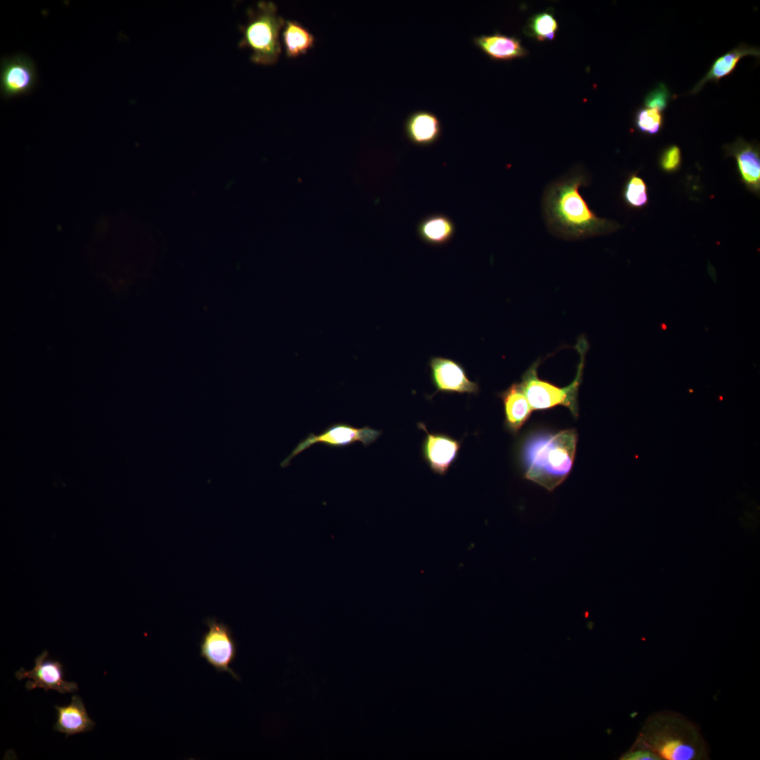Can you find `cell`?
Returning <instances> with one entry per match:
<instances>
[{
  "label": "cell",
  "mask_w": 760,
  "mask_h": 760,
  "mask_svg": "<svg viewBox=\"0 0 760 760\" xmlns=\"http://www.w3.org/2000/svg\"><path fill=\"white\" fill-rule=\"evenodd\" d=\"M590 181L581 167H574L545 188L542 208L548 230L566 240H577L609 234L619 225L597 217L579 193V188Z\"/></svg>",
  "instance_id": "6da1fadb"
},
{
  "label": "cell",
  "mask_w": 760,
  "mask_h": 760,
  "mask_svg": "<svg viewBox=\"0 0 760 760\" xmlns=\"http://www.w3.org/2000/svg\"><path fill=\"white\" fill-rule=\"evenodd\" d=\"M577 443L575 429L533 434L524 442L521 458L524 476L552 491L567 477Z\"/></svg>",
  "instance_id": "7a4b0ae2"
},
{
  "label": "cell",
  "mask_w": 760,
  "mask_h": 760,
  "mask_svg": "<svg viewBox=\"0 0 760 760\" xmlns=\"http://www.w3.org/2000/svg\"><path fill=\"white\" fill-rule=\"evenodd\" d=\"M663 759L692 760L706 756L704 740L696 726L672 713L649 718L640 735Z\"/></svg>",
  "instance_id": "3957f363"
},
{
  "label": "cell",
  "mask_w": 760,
  "mask_h": 760,
  "mask_svg": "<svg viewBox=\"0 0 760 760\" xmlns=\"http://www.w3.org/2000/svg\"><path fill=\"white\" fill-rule=\"evenodd\" d=\"M248 22L240 26L243 37L241 48L251 50V60L260 65H273L281 52L279 33L285 20L279 15L276 4L260 1L247 11Z\"/></svg>",
  "instance_id": "277c9868"
},
{
  "label": "cell",
  "mask_w": 760,
  "mask_h": 760,
  "mask_svg": "<svg viewBox=\"0 0 760 760\" xmlns=\"http://www.w3.org/2000/svg\"><path fill=\"white\" fill-rule=\"evenodd\" d=\"M587 342L581 338L576 344L580 355V362L573 381L565 387H558L540 379L538 376V367L540 360L535 361L521 376L522 389L533 410H546L558 405L567 407L574 417H578V395L582 381Z\"/></svg>",
  "instance_id": "5b68a950"
},
{
  "label": "cell",
  "mask_w": 760,
  "mask_h": 760,
  "mask_svg": "<svg viewBox=\"0 0 760 760\" xmlns=\"http://www.w3.org/2000/svg\"><path fill=\"white\" fill-rule=\"evenodd\" d=\"M208 631L200 642V656L217 672H227L234 679L239 676L231 668L237 656V644L229 626L214 618L205 620Z\"/></svg>",
  "instance_id": "8992f818"
},
{
  "label": "cell",
  "mask_w": 760,
  "mask_h": 760,
  "mask_svg": "<svg viewBox=\"0 0 760 760\" xmlns=\"http://www.w3.org/2000/svg\"><path fill=\"white\" fill-rule=\"evenodd\" d=\"M381 433V431L367 426L357 428L346 423H336L327 426L318 435L313 433L308 434L281 462V466L288 467L293 457L316 443L329 448H343L360 442L367 447L375 442Z\"/></svg>",
  "instance_id": "52a82bcc"
},
{
  "label": "cell",
  "mask_w": 760,
  "mask_h": 760,
  "mask_svg": "<svg viewBox=\"0 0 760 760\" xmlns=\"http://www.w3.org/2000/svg\"><path fill=\"white\" fill-rule=\"evenodd\" d=\"M36 82L35 66L29 57L18 53L1 58L0 89L4 99L28 94Z\"/></svg>",
  "instance_id": "ba28073f"
},
{
  "label": "cell",
  "mask_w": 760,
  "mask_h": 760,
  "mask_svg": "<svg viewBox=\"0 0 760 760\" xmlns=\"http://www.w3.org/2000/svg\"><path fill=\"white\" fill-rule=\"evenodd\" d=\"M48 655L47 651H43L35 658V665L32 670L26 671L21 668L15 672V678L18 680L23 678L32 680L26 683L25 688L27 690L41 688L45 692L53 690L61 694L77 691L78 686L75 682L63 680L62 664L58 661L46 659Z\"/></svg>",
  "instance_id": "9c48e42d"
},
{
  "label": "cell",
  "mask_w": 760,
  "mask_h": 760,
  "mask_svg": "<svg viewBox=\"0 0 760 760\" xmlns=\"http://www.w3.org/2000/svg\"><path fill=\"white\" fill-rule=\"evenodd\" d=\"M431 379L437 392L477 394L476 382L471 381L464 367L457 362L443 357H433L429 360Z\"/></svg>",
  "instance_id": "30bf717a"
},
{
  "label": "cell",
  "mask_w": 760,
  "mask_h": 760,
  "mask_svg": "<svg viewBox=\"0 0 760 760\" xmlns=\"http://www.w3.org/2000/svg\"><path fill=\"white\" fill-rule=\"evenodd\" d=\"M418 427L426 432L422 445L424 460L433 473L445 475L457 457L461 441L445 433H430L423 423Z\"/></svg>",
  "instance_id": "8fae6325"
},
{
  "label": "cell",
  "mask_w": 760,
  "mask_h": 760,
  "mask_svg": "<svg viewBox=\"0 0 760 760\" xmlns=\"http://www.w3.org/2000/svg\"><path fill=\"white\" fill-rule=\"evenodd\" d=\"M727 156H733L737 162L742 181L752 191L757 193L760 187L759 147L742 138L724 146Z\"/></svg>",
  "instance_id": "7c38bea8"
},
{
  "label": "cell",
  "mask_w": 760,
  "mask_h": 760,
  "mask_svg": "<svg viewBox=\"0 0 760 760\" xmlns=\"http://www.w3.org/2000/svg\"><path fill=\"white\" fill-rule=\"evenodd\" d=\"M473 43L494 61H511L528 54V51L522 46L520 39L499 32L476 36L474 37Z\"/></svg>",
  "instance_id": "4fadbf2b"
},
{
  "label": "cell",
  "mask_w": 760,
  "mask_h": 760,
  "mask_svg": "<svg viewBox=\"0 0 760 760\" xmlns=\"http://www.w3.org/2000/svg\"><path fill=\"white\" fill-rule=\"evenodd\" d=\"M407 139L419 146H428L435 144L442 134V125L439 118L427 110H417L407 118L404 125Z\"/></svg>",
  "instance_id": "5bb4252c"
},
{
  "label": "cell",
  "mask_w": 760,
  "mask_h": 760,
  "mask_svg": "<svg viewBox=\"0 0 760 760\" xmlns=\"http://www.w3.org/2000/svg\"><path fill=\"white\" fill-rule=\"evenodd\" d=\"M504 405L505 426L517 434L533 411L520 383H514L499 394Z\"/></svg>",
  "instance_id": "9a60e30c"
},
{
  "label": "cell",
  "mask_w": 760,
  "mask_h": 760,
  "mask_svg": "<svg viewBox=\"0 0 760 760\" xmlns=\"http://www.w3.org/2000/svg\"><path fill=\"white\" fill-rule=\"evenodd\" d=\"M55 709L57 711V721L53 725V730L65 733L67 737L89 731L95 726L87 714L82 698L77 695L72 697L68 705H55Z\"/></svg>",
  "instance_id": "2e32d148"
},
{
  "label": "cell",
  "mask_w": 760,
  "mask_h": 760,
  "mask_svg": "<svg viewBox=\"0 0 760 760\" xmlns=\"http://www.w3.org/2000/svg\"><path fill=\"white\" fill-rule=\"evenodd\" d=\"M747 56L759 57L760 50L756 46L741 43L719 56L714 61L707 73L692 87L690 94H697L707 82H718L722 78L730 75L740 59Z\"/></svg>",
  "instance_id": "e0dca14e"
},
{
  "label": "cell",
  "mask_w": 760,
  "mask_h": 760,
  "mask_svg": "<svg viewBox=\"0 0 760 760\" xmlns=\"http://www.w3.org/2000/svg\"><path fill=\"white\" fill-rule=\"evenodd\" d=\"M453 221L441 213L432 214L422 219L417 232L419 239L431 246H443L449 243L455 234Z\"/></svg>",
  "instance_id": "ac0fdd59"
},
{
  "label": "cell",
  "mask_w": 760,
  "mask_h": 760,
  "mask_svg": "<svg viewBox=\"0 0 760 760\" xmlns=\"http://www.w3.org/2000/svg\"><path fill=\"white\" fill-rule=\"evenodd\" d=\"M282 41L286 54L289 58L305 53L315 43L314 36L297 21H285Z\"/></svg>",
  "instance_id": "d6986e66"
},
{
  "label": "cell",
  "mask_w": 760,
  "mask_h": 760,
  "mask_svg": "<svg viewBox=\"0 0 760 760\" xmlns=\"http://www.w3.org/2000/svg\"><path fill=\"white\" fill-rule=\"evenodd\" d=\"M558 30V24L554 15L549 11L532 15L524 27V32L538 41H551Z\"/></svg>",
  "instance_id": "ffe728a7"
},
{
  "label": "cell",
  "mask_w": 760,
  "mask_h": 760,
  "mask_svg": "<svg viewBox=\"0 0 760 760\" xmlns=\"http://www.w3.org/2000/svg\"><path fill=\"white\" fill-rule=\"evenodd\" d=\"M623 198L633 208L644 207L647 201V188L644 180L636 174H631L623 190Z\"/></svg>",
  "instance_id": "44dd1931"
},
{
  "label": "cell",
  "mask_w": 760,
  "mask_h": 760,
  "mask_svg": "<svg viewBox=\"0 0 760 760\" xmlns=\"http://www.w3.org/2000/svg\"><path fill=\"white\" fill-rule=\"evenodd\" d=\"M637 129L645 134L655 135L663 127L664 115L661 111L654 108H639L634 118Z\"/></svg>",
  "instance_id": "7402d4cb"
},
{
  "label": "cell",
  "mask_w": 760,
  "mask_h": 760,
  "mask_svg": "<svg viewBox=\"0 0 760 760\" xmlns=\"http://www.w3.org/2000/svg\"><path fill=\"white\" fill-rule=\"evenodd\" d=\"M671 96L668 87L660 83L645 96L644 105L646 108L662 111L666 108Z\"/></svg>",
  "instance_id": "603a6c76"
},
{
  "label": "cell",
  "mask_w": 760,
  "mask_h": 760,
  "mask_svg": "<svg viewBox=\"0 0 760 760\" xmlns=\"http://www.w3.org/2000/svg\"><path fill=\"white\" fill-rule=\"evenodd\" d=\"M659 165L661 168L667 172H673L678 170L681 163V151L676 145H671L665 148L659 156Z\"/></svg>",
  "instance_id": "cb8c5ba5"
},
{
  "label": "cell",
  "mask_w": 760,
  "mask_h": 760,
  "mask_svg": "<svg viewBox=\"0 0 760 760\" xmlns=\"http://www.w3.org/2000/svg\"><path fill=\"white\" fill-rule=\"evenodd\" d=\"M621 759L626 760L660 759L659 756L640 736H639L633 747Z\"/></svg>",
  "instance_id": "d4e9b609"
}]
</instances>
